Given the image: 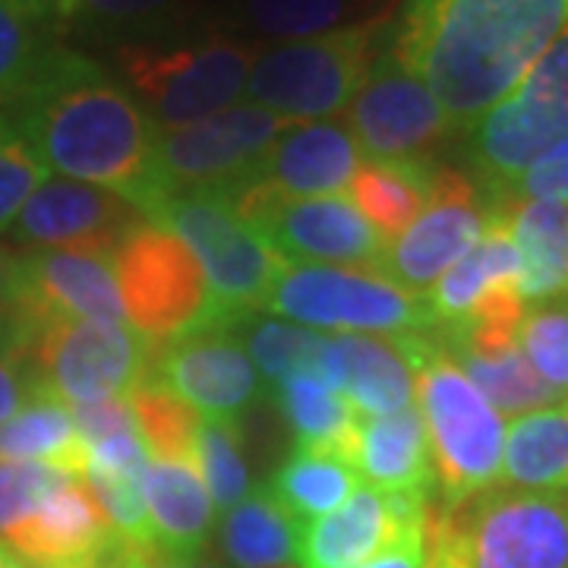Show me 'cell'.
Returning <instances> with one entry per match:
<instances>
[{"label":"cell","instance_id":"1","mask_svg":"<svg viewBox=\"0 0 568 568\" xmlns=\"http://www.w3.org/2000/svg\"><path fill=\"white\" fill-rule=\"evenodd\" d=\"M568 26V0H407L392 51L455 133L506 99Z\"/></svg>","mask_w":568,"mask_h":568},{"label":"cell","instance_id":"2","mask_svg":"<svg viewBox=\"0 0 568 568\" xmlns=\"http://www.w3.org/2000/svg\"><path fill=\"white\" fill-rule=\"evenodd\" d=\"M10 121L48 171L111 190L142 212L159 130L123 82L111 80L92 58L63 48L13 104Z\"/></svg>","mask_w":568,"mask_h":568},{"label":"cell","instance_id":"3","mask_svg":"<svg viewBox=\"0 0 568 568\" xmlns=\"http://www.w3.org/2000/svg\"><path fill=\"white\" fill-rule=\"evenodd\" d=\"M426 568H568V499L493 487L426 508Z\"/></svg>","mask_w":568,"mask_h":568},{"label":"cell","instance_id":"4","mask_svg":"<svg viewBox=\"0 0 568 568\" xmlns=\"http://www.w3.org/2000/svg\"><path fill=\"white\" fill-rule=\"evenodd\" d=\"M405 347L417 373L436 506H458L470 496L499 487L506 424L448 357L433 332H405Z\"/></svg>","mask_w":568,"mask_h":568},{"label":"cell","instance_id":"5","mask_svg":"<svg viewBox=\"0 0 568 568\" xmlns=\"http://www.w3.org/2000/svg\"><path fill=\"white\" fill-rule=\"evenodd\" d=\"M149 222L174 231L203 268L219 325H234L250 313H263L287 260L237 215L222 190H190L168 196Z\"/></svg>","mask_w":568,"mask_h":568},{"label":"cell","instance_id":"6","mask_svg":"<svg viewBox=\"0 0 568 568\" xmlns=\"http://www.w3.org/2000/svg\"><path fill=\"white\" fill-rule=\"evenodd\" d=\"M291 121L253 102H237L203 121L155 133L152 190L142 205L149 219L168 196L190 190H222L234 200L260 178L268 149Z\"/></svg>","mask_w":568,"mask_h":568},{"label":"cell","instance_id":"7","mask_svg":"<svg viewBox=\"0 0 568 568\" xmlns=\"http://www.w3.org/2000/svg\"><path fill=\"white\" fill-rule=\"evenodd\" d=\"M568 136V26L496 108L467 130V159L496 205L547 152Z\"/></svg>","mask_w":568,"mask_h":568},{"label":"cell","instance_id":"8","mask_svg":"<svg viewBox=\"0 0 568 568\" xmlns=\"http://www.w3.org/2000/svg\"><path fill=\"white\" fill-rule=\"evenodd\" d=\"M123 89L155 130L203 121L246 95L253 54L241 41L205 39L162 48L130 44L118 54Z\"/></svg>","mask_w":568,"mask_h":568},{"label":"cell","instance_id":"9","mask_svg":"<svg viewBox=\"0 0 568 568\" xmlns=\"http://www.w3.org/2000/svg\"><path fill=\"white\" fill-rule=\"evenodd\" d=\"M379 54V26H345L253 58L246 99L291 123L328 121L357 95Z\"/></svg>","mask_w":568,"mask_h":568},{"label":"cell","instance_id":"10","mask_svg":"<svg viewBox=\"0 0 568 568\" xmlns=\"http://www.w3.org/2000/svg\"><path fill=\"white\" fill-rule=\"evenodd\" d=\"M265 313L287 323L338 335L433 332L424 294H410L369 268L287 263L272 287Z\"/></svg>","mask_w":568,"mask_h":568},{"label":"cell","instance_id":"11","mask_svg":"<svg viewBox=\"0 0 568 568\" xmlns=\"http://www.w3.org/2000/svg\"><path fill=\"white\" fill-rule=\"evenodd\" d=\"M126 323L149 345L164 347L200 328L219 325L215 304L196 256L174 231L145 222L111 256Z\"/></svg>","mask_w":568,"mask_h":568},{"label":"cell","instance_id":"12","mask_svg":"<svg viewBox=\"0 0 568 568\" xmlns=\"http://www.w3.org/2000/svg\"><path fill=\"white\" fill-rule=\"evenodd\" d=\"M155 354L159 347L126 323L44 320L26 345L22 361L61 402L82 405L130 395L152 373Z\"/></svg>","mask_w":568,"mask_h":568},{"label":"cell","instance_id":"13","mask_svg":"<svg viewBox=\"0 0 568 568\" xmlns=\"http://www.w3.org/2000/svg\"><path fill=\"white\" fill-rule=\"evenodd\" d=\"M503 215L506 212L480 190V183L455 168L433 164L424 215L405 234L383 244L369 272L410 294H426Z\"/></svg>","mask_w":568,"mask_h":568},{"label":"cell","instance_id":"14","mask_svg":"<svg viewBox=\"0 0 568 568\" xmlns=\"http://www.w3.org/2000/svg\"><path fill=\"white\" fill-rule=\"evenodd\" d=\"M234 209L282 260L328 265H373L383 250V234L361 209L342 196H287L256 181L234 193Z\"/></svg>","mask_w":568,"mask_h":568},{"label":"cell","instance_id":"15","mask_svg":"<svg viewBox=\"0 0 568 568\" xmlns=\"http://www.w3.org/2000/svg\"><path fill=\"white\" fill-rule=\"evenodd\" d=\"M347 130L369 162H433L455 133L436 95L392 48L369 63L347 104Z\"/></svg>","mask_w":568,"mask_h":568},{"label":"cell","instance_id":"16","mask_svg":"<svg viewBox=\"0 0 568 568\" xmlns=\"http://www.w3.org/2000/svg\"><path fill=\"white\" fill-rule=\"evenodd\" d=\"M145 222L136 205L111 190L70 178H48L10 227L29 250H67L111 260L133 227Z\"/></svg>","mask_w":568,"mask_h":568},{"label":"cell","instance_id":"17","mask_svg":"<svg viewBox=\"0 0 568 568\" xmlns=\"http://www.w3.org/2000/svg\"><path fill=\"white\" fill-rule=\"evenodd\" d=\"M429 496L361 487L335 511L301 525V568H357L398 540L424 537Z\"/></svg>","mask_w":568,"mask_h":568},{"label":"cell","instance_id":"18","mask_svg":"<svg viewBox=\"0 0 568 568\" xmlns=\"http://www.w3.org/2000/svg\"><path fill=\"white\" fill-rule=\"evenodd\" d=\"M152 373L196 414L215 420H234L263 392L256 366L227 325L200 328L159 347Z\"/></svg>","mask_w":568,"mask_h":568},{"label":"cell","instance_id":"19","mask_svg":"<svg viewBox=\"0 0 568 568\" xmlns=\"http://www.w3.org/2000/svg\"><path fill=\"white\" fill-rule=\"evenodd\" d=\"M20 263L26 304L39 323L44 320L126 323L111 260L89 253H67V250H26L20 253Z\"/></svg>","mask_w":568,"mask_h":568},{"label":"cell","instance_id":"20","mask_svg":"<svg viewBox=\"0 0 568 568\" xmlns=\"http://www.w3.org/2000/svg\"><path fill=\"white\" fill-rule=\"evenodd\" d=\"M361 164L364 152L347 123L332 118L291 123L268 149L256 181L287 196H342Z\"/></svg>","mask_w":568,"mask_h":568},{"label":"cell","instance_id":"21","mask_svg":"<svg viewBox=\"0 0 568 568\" xmlns=\"http://www.w3.org/2000/svg\"><path fill=\"white\" fill-rule=\"evenodd\" d=\"M118 537L85 484L70 477L3 537V547L32 568H58L95 556Z\"/></svg>","mask_w":568,"mask_h":568},{"label":"cell","instance_id":"22","mask_svg":"<svg viewBox=\"0 0 568 568\" xmlns=\"http://www.w3.org/2000/svg\"><path fill=\"white\" fill-rule=\"evenodd\" d=\"M354 467L366 487L383 493H420L436 499L433 455L420 407L410 405L388 417H361Z\"/></svg>","mask_w":568,"mask_h":568},{"label":"cell","instance_id":"23","mask_svg":"<svg viewBox=\"0 0 568 568\" xmlns=\"http://www.w3.org/2000/svg\"><path fill=\"white\" fill-rule=\"evenodd\" d=\"M142 496L155 530V547L168 559H200L215 525L200 467L183 462H149L142 474Z\"/></svg>","mask_w":568,"mask_h":568},{"label":"cell","instance_id":"24","mask_svg":"<svg viewBox=\"0 0 568 568\" xmlns=\"http://www.w3.org/2000/svg\"><path fill=\"white\" fill-rule=\"evenodd\" d=\"M521 272H525L521 253L511 241L506 215H503L489 224L487 234L474 244V250H467L465 256L433 284V291L424 294L436 328L465 323L493 287L521 284Z\"/></svg>","mask_w":568,"mask_h":568},{"label":"cell","instance_id":"25","mask_svg":"<svg viewBox=\"0 0 568 568\" xmlns=\"http://www.w3.org/2000/svg\"><path fill=\"white\" fill-rule=\"evenodd\" d=\"M61 0H0V104H17L61 54Z\"/></svg>","mask_w":568,"mask_h":568},{"label":"cell","instance_id":"26","mask_svg":"<svg viewBox=\"0 0 568 568\" xmlns=\"http://www.w3.org/2000/svg\"><path fill=\"white\" fill-rule=\"evenodd\" d=\"M345 357V395L361 417H388L414 405L417 373L405 335H338Z\"/></svg>","mask_w":568,"mask_h":568},{"label":"cell","instance_id":"27","mask_svg":"<svg viewBox=\"0 0 568 568\" xmlns=\"http://www.w3.org/2000/svg\"><path fill=\"white\" fill-rule=\"evenodd\" d=\"M272 398L282 410L284 424L291 426L297 446L328 452L354 467L361 414L342 392L328 388L316 373L304 369L272 388Z\"/></svg>","mask_w":568,"mask_h":568},{"label":"cell","instance_id":"28","mask_svg":"<svg viewBox=\"0 0 568 568\" xmlns=\"http://www.w3.org/2000/svg\"><path fill=\"white\" fill-rule=\"evenodd\" d=\"M506 224L521 253V297L552 301L568 294V205L528 200L508 205Z\"/></svg>","mask_w":568,"mask_h":568},{"label":"cell","instance_id":"29","mask_svg":"<svg viewBox=\"0 0 568 568\" xmlns=\"http://www.w3.org/2000/svg\"><path fill=\"white\" fill-rule=\"evenodd\" d=\"M499 487L568 496V407H544L511 420Z\"/></svg>","mask_w":568,"mask_h":568},{"label":"cell","instance_id":"30","mask_svg":"<svg viewBox=\"0 0 568 568\" xmlns=\"http://www.w3.org/2000/svg\"><path fill=\"white\" fill-rule=\"evenodd\" d=\"M0 458L41 462L82 477L89 448L73 426L70 405L61 402L51 388H39L7 424H0Z\"/></svg>","mask_w":568,"mask_h":568},{"label":"cell","instance_id":"31","mask_svg":"<svg viewBox=\"0 0 568 568\" xmlns=\"http://www.w3.org/2000/svg\"><path fill=\"white\" fill-rule=\"evenodd\" d=\"M436 162H366L347 186V200L383 241H395L424 215Z\"/></svg>","mask_w":568,"mask_h":568},{"label":"cell","instance_id":"32","mask_svg":"<svg viewBox=\"0 0 568 568\" xmlns=\"http://www.w3.org/2000/svg\"><path fill=\"white\" fill-rule=\"evenodd\" d=\"M301 525L284 511L268 489H253L244 503L224 511L219 544L234 568H275L297 559Z\"/></svg>","mask_w":568,"mask_h":568},{"label":"cell","instance_id":"33","mask_svg":"<svg viewBox=\"0 0 568 568\" xmlns=\"http://www.w3.org/2000/svg\"><path fill=\"white\" fill-rule=\"evenodd\" d=\"M357 487L361 474L347 462L328 452L297 446V452L272 474L265 489L297 525H306L335 511Z\"/></svg>","mask_w":568,"mask_h":568},{"label":"cell","instance_id":"34","mask_svg":"<svg viewBox=\"0 0 568 568\" xmlns=\"http://www.w3.org/2000/svg\"><path fill=\"white\" fill-rule=\"evenodd\" d=\"M446 354L462 366V373L480 388V395L499 414L525 417L566 402L556 388H549L540 379V373L530 366L521 345L499 347V351H446Z\"/></svg>","mask_w":568,"mask_h":568},{"label":"cell","instance_id":"35","mask_svg":"<svg viewBox=\"0 0 568 568\" xmlns=\"http://www.w3.org/2000/svg\"><path fill=\"white\" fill-rule=\"evenodd\" d=\"M126 398L136 417L142 446L145 452H152L155 462H183L200 467L196 452H200L203 417L178 392H171L155 373H149Z\"/></svg>","mask_w":568,"mask_h":568},{"label":"cell","instance_id":"36","mask_svg":"<svg viewBox=\"0 0 568 568\" xmlns=\"http://www.w3.org/2000/svg\"><path fill=\"white\" fill-rule=\"evenodd\" d=\"M227 328L241 338L250 364L256 366L260 379L268 388H275L294 373L313 369L325 342V335L316 328L287 323L282 316H263V313H250Z\"/></svg>","mask_w":568,"mask_h":568},{"label":"cell","instance_id":"37","mask_svg":"<svg viewBox=\"0 0 568 568\" xmlns=\"http://www.w3.org/2000/svg\"><path fill=\"white\" fill-rule=\"evenodd\" d=\"M200 474H203L209 499L219 511H231L253 493V477L246 465L244 429L234 420L205 417L200 426Z\"/></svg>","mask_w":568,"mask_h":568},{"label":"cell","instance_id":"38","mask_svg":"<svg viewBox=\"0 0 568 568\" xmlns=\"http://www.w3.org/2000/svg\"><path fill=\"white\" fill-rule=\"evenodd\" d=\"M518 345L540 379L568 402V294L540 301L525 313Z\"/></svg>","mask_w":568,"mask_h":568},{"label":"cell","instance_id":"39","mask_svg":"<svg viewBox=\"0 0 568 568\" xmlns=\"http://www.w3.org/2000/svg\"><path fill=\"white\" fill-rule=\"evenodd\" d=\"M354 0H244L246 22L284 41L335 32L351 17Z\"/></svg>","mask_w":568,"mask_h":568},{"label":"cell","instance_id":"40","mask_svg":"<svg viewBox=\"0 0 568 568\" xmlns=\"http://www.w3.org/2000/svg\"><path fill=\"white\" fill-rule=\"evenodd\" d=\"M80 480L92 493V499L99 503L104 518L111 521V528L118 530L126 544L140 549H159L155 547V530L149 521L145 496H142V477H123L114 470L85 465Z\"/></svg>","mask_w":568,"mask_h":568},{"label":"cell","instance_id":"41","mask_svg":"<svg viewBox=\"0 0 568 568\" xmlns=\"http://www.w3.org/2000/svg\"><path fill=\"white\" fill-rule=\"evenodd\" d=\"M51 178L39 152L17 130L10 118H0V234H7L22 205Z\"/></svg>","mask_w":568,"mask_h":568},{"label":"cell","instance_id":"42","mask_svg":"<svg viewBox=\"0 0 568 568\" xmlns=\"http://www.w3.org/2000/svg\"><path fill=\"white\" fill-rule=\"evenodd\" d=\"M73 474L41 462H3L0 458V544L10 530L67 484Z\"/></svg>","mask_w":568,"mask_h":568},{"label":"cell","instance_id":"43","mask_svg":"<svg viewBox=\"0 0 568 568\" xmlns=\"http://www.w3.org/2000/svg\"><path fill=\"white\" fill-rule=\"evenodd\" d=\"M183 0H61L67 20L92 29H145L171 17Z\"/></svg>","mask_w":568,"mask_h":568},{"label":"cell","instance_id":"44","mask_svg":"<svg viewBox=\"0 0 568 568\" xmlns=\"http://www.w3.org/2000/svg\"><path fill=\"white\" fill-rule=\"evenodd\" d=\"M39 325L41 323L26 304L20 253H10L0 246V347L22 361L26 345L32 342Z\"/></svg>","mask_w":568,"mask_h":568},{"label":"cell","instance_id":"45","mask_svg":"<svg viewBox=\"0 0 568 568\" xmlns=\"http://www.w3.org/2000/svg\"><path fill=\"white\" fill-rule=\"evenodd\" d=\"M547 200V203H568V136L552 142L547 152L530 164L528 171L508 190V205Z\"/></svg>","mask_w":568,"mask_h":568},{"label":"cell","instance_id":"46","mask_svg":"<svg viewBox=\"0 0 568 568\" xmlns=\"http://www.w3.org/2000/svg\"><path fill=\"white\" fill-rule=\"evenodd\" d=\"M70 417H73V426H77V433H80L85 446L111 439V436H121V433H140L126 395H111V398H99V402L70 405Z\"/></svg>","mask_w":568,"mask_h":568},{"label":"cell","instance_id":"47","mask_svg":"<svg viewBox=\"0 0 568 568\" xmlns=\"http://www.w3.org/2000/svg\"><path fill=\"white\" fill-rule=\"evenodd\" d=\"M89 448V462L85 465L102 467V470H114L123 477H142L149 467V452L142 446L140 433H121L102 443H92Z\"/></svg>","mask_w":568,"mask_h":568},{"label":"cell","instance_id":"48","mask_svg":"<svg viewBox=\"0 0 568 568\" xmlns=\"http://www.w3.org/2000/svg\"><path fill=\"white\" fill-rule=\"evenodd\" d=\"M39 388L44 386L36 379L29 364H22L20 357L0 347V424H7Z\"/></svg>","mask_w":568,"mask_h":568},{"label":"cell","instance_id":"49","mask_svg":"<svg viewBox=\"0 0 568 568\" xmlns=\"http://www.w3.org/2000/svg\"><path fill=\"white\" fill-rule=\"evenodd\" d=\"M149 552H155V549H140L133 547V544H126L123 537H118V540H111L104 549H99L95 556L58 568H145Z\"/></svg>","mask_w":568,"mask_h":568},{"label":"cell","instance_id":"50","mask_svg":"<svg viewBox=\"0 0 568 568\" xmlns=\"http://www.w3.org/2000/svg\"><path fill=\"white\" fill-rule=\"evenodd\" d=\"M357 568H426L424 537L398 540V544H392V547L383 549V552H376L373 559H366L364 566Z\"/></svg>","mask_w":568,"mask_h":568},{"label":"cell","instance_id":"51","mask_svg":"<svg viewBox=\"0 0 568 568\" xmlns=\"http://www.w3.org/2000/svg\"><path fill=\"white\" fill-rule=\"evenodd\" d=\"M145 568H222V566H212V562H200V559H168V556H162V552L155 549V552H149V559H145Z\"/></svg>","mask_w":568,"mask_h":568},{"label":"cell","instance_id":"52","mask_svg":"<svg viewBox=\"0 0 568 568\" xmlns=\"http://www.w3.org/2000/svg\"><path fill=\"white\" fill-rule=\"evenodd\" d=\"M0 568H32L26 559H20L13 549H7L3 544H0Z\"/></svg>","mask_w":568,"mask_h":568},{"label":"cell","instance_id":"53","mask_svg":"<svg viewBox=\"0 0 568 568\" xmlns=\"http://www.w3.org/2000/svg\"><path fill=\"white\" fill-rule=\"evenodd\" d=\"M275 568H301V566H291V562H287V566H275Z\"/></svg>","mask_w":568,"mask_h":568},{"label":"cell","instance_id":"54","mask_svg":"<svg viewBox=\"0 0 568 568\" xmlns=\"http://www.w3.org/2000/svg\"><path fill=\"white\" fill-rule=\"evenodd\" d=\"M566 499H568V496H566Z\"/></svg>","mask_w":568,"mask_h":568}]
</instances>
